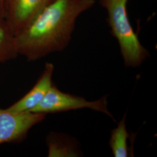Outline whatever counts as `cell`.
Here are the masks:
<instances>
[{
  "label": "cell",
  "instance_id": "1",
  "mask_svg": "<svg viewBox=\"0 0 157 157\" xmlns=\"http://www.w3.org/2000/svg\"><path fill=\"white\" fill-rule=\"evenodd\" d=\"M95 4V0H54L16 35L18 55L34 62L65 50L78 17Z\"/></svg>",
  "mask_w": 157,
  "mask_h": 157
},
{
  "label": "cell",
  "instance_id": "4",
  "mask_svg": "<svg viewBox=\"0 0 157 157\" xmlns=\"http://www.w3.org/2000/svg\"><path fill=\"white\" fill-rule=\"evenodd\" d=\"M47 115L34 112H17L0 108V145L19 142L29 130L43 122Z\"/></svg>",
  "mask_w": 157,
  "mask_h": 157
},
{
  "label": "cell",
  "instance_id": "10",
  "mask_svg": "<svg viewBox=\"0 0 157 157\" xmlns=\"http://www.w3.org/2000/svg\"><path fill=\"white\" fill-rule=\"evenodd\" d=\"M4 2H5V0H0V17H5Z\"/></svg>",
  "mask_w": 157,
  "mask_h": 157
},
{
  "label": "cell",
  "instance_id": "9",
  "mask_svg": "<svg viewBox=\"0 0 157 157\" xmlns=\"http://www.w3.org/2000/svg\"><path fill=\"white\" fill-rule=\"evenodd\" d=\"M126 113L118 122L117 127L112 130L109 141L112 154L115 157H127L129 156V147L128 139L129 134L126 124Z\"/></svg>",
  "mask_w": 157,
  "mask_h": 157
},
{
  "label": "cell",
  "instance_id": "8",
  "mask_svg": "<svg viewBox=\"0 0 157 157\" xmlns=\"http://www.w3.org/2000/svg\"><path fill=\"white\" fill-rule=\"evenodd\" d=\"M16 35L5 17H0V63H4L18 56Z\"/></svg>",
  "mask_w": 157,
  "mask_h": 157
},
{
  "label": "cell",
  "instance_id": "5",
  "mask_svg": "<svg viewBox=\"0 0 157 157\" xmlns=\"http://www.w3.org/2000/svg\"><path fill=\"white\" fill-rule=\"evenodd\" d=\"M54 1L5 0V18L17 35Z\"/></svg>",
  "mask_w": 157,
  "mask_h": 157
},
{
  "label": "cell",
  "instance_id": "7",
  "mask_svg": "<svg viewBox=\"0 0 157 157\" xmlns=\"http://www.w3.org/2000/svg\"><path fill=\"white\" fill-rule=\"evenodd\" d=\"M48 157H78L80 154L76 141L63 134L52 132L46 139Z\"/></svg>",
  "mask_w": 157,
  "mask_h": 157
},
{
  "label": "cell",
  "instance_id": "3",
  "mask_svg": "<svg viewBox=\"0 0 157 157\" xmlns=\"http://www.w3.org/2000/svg\"><path fill=\"white\" fill-rule=\"evenodd\" d=\"M87 108L103 113L114 119L108 109L107 95L95 101H87L84 98L62 92L52 84L44 98L31 112L55 113Z\"/></svg>",
  "mask_w": 157,
  "mask_h": 157
},
{
  "label": "cell",
  "instance_id": "2",
  "mask_svg": "<svg viewBox=\"0 0 157 157\" xmlns=\"http://www.w3.org/2000/svg\"><path fill=\"white\" fill-rule=\"evenodd\" d=\"M129 0H100L107 11V22L112 36L118 41L126 67H140L150 56L148 51L141 44L130 22L127 5Z\"/></svg>",
  "mask_w": 157,
  "mask_h": 157
},
{
  "label": "cell",
  "instance_id": "6",
  "mask_svg": "<svg viewBox=\"0 0 157 157\" xmlns=\"http://www.w3.org/2000/svg\"><path fill=\"white\" fill-rule=\"evenodd\" d=\"M54 71V65L50 62L45 63L43 71L33 87L28 93L8 108L17 112L32 111L43 100L52 86Z\"/></svg>",
  "mask_w": 157,
  "mask_h": 157
}]
</instances>
